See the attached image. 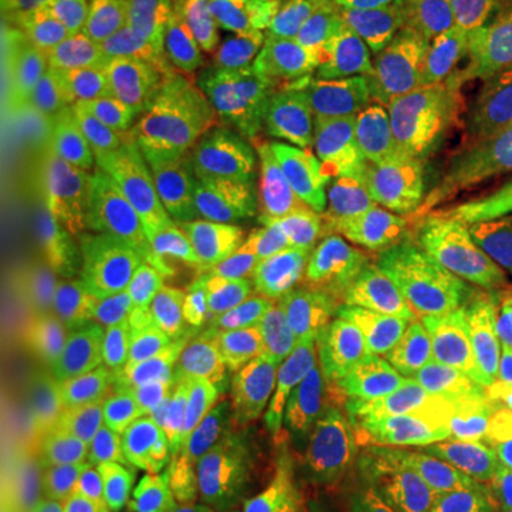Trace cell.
Listing matches in <instances>:
<instances>
[{"label": "cell", "instance_id": "obj_12", "mask_svg": "<svg viewBox=\"0 0 512 512\" xmlns=\"http://www.w3.org/2000/svg\"><path fill=\"white\" fill-rule=\"evenodd\" d=\"M393 512H461L490 484L487 458L467 447H441L413 439L365 444Z\"/></svg>", "mask_w": 512, "mask_h": 512}, {"label": "cell", "instance_id": "obj_35", "mask_svg": "<svg viewBox=\"0 0 512 512\" xmlns=\"http://www.w3.org/2000/svg\"><path fill=\"white\" fill-rule=\"evenodd\" d=\"M476 3H498V0H476Z\"/></svg>", "mask_w": 512, "mask_h": 512}, {"label": "cell", "instance_id": "obj_16", "mask_svg": "<svg viewBox=\"0 0 512 512\" xmlns=\"http://www.w3.org/2000/svg\"><path fill=\"white\" fill-rule=\"evenodd\" d=\"M92 109L97 134L109 140L211 134L220 120L208 109L200 89L168 66L140 69Z\"/></svg>", "mask_w": 512, "mask_h": 512}, {"label": "cell", "instance_id": "obj_1", "mask_svg": "<svg viewBox=\"0 0 512 512\" xmlns=\"http://www.w3.org/2000/svg\"><path fill=\"white\" fill-rule=\"evenodd\" d=\"M436 242L399 168L384 151L350 143L325 160L262 268L291 316L367 311Z\"/></svg>", "mask_w": 512, "mask_h": 512}, {"label": "cell", "instance_id": "obj_17", "mask_svg": "<svg viewBox=\"0 0 512 512\" xmlns=\"http://www.w3.org/2000/svg\"><path fill=\"white\" fill-rule=\"evenodd\" d=\"M6 40L43 60L57 83L89 106L140 72L137 60L97 23L89 9L52 26L6 35Z\"/></svg>", "mask_w": 512, "mask_h": 512}, {"label": "cell", "instance_id": "obj_15", "mask_svg": "<svg viewBox=\"0 0 512 512\" xmlns=\"http://www.w3.org/2000/svg\"><path fill=\"white\" fill-rule=\"evenodd\" d=\"M345 23L348 0H256V49L328 106L330 55Z\"/></svg>", "mask_w": 512, "mask_h": 512}, {"label": "cell", "instance_id": "obj_27", "mask_svg": "<svg viewBox=\"0 0 512 512\" xmlns=\"http://www.w3.org/2000/svg\"><path fill=\"white\" fill-rule=\"evenodd\" d=\"M55 205L100 237L126 217L137 214L123 180L114 140L100 134L94 137L89 151L74 165Z\"/></svg>", "mask_w": 512, "mask_h": 512}, {"label": "cell", "instance_id": "obj_10", "mask_svg": "<svg viewBox=\"0 0 512 512\" xmlns=\"http://www.w3.org/2000/svg\"><path fill=\"white\" fill-rule=\"evenodd\" d=\"M222 185L279 234L308 197L330 151L308 131L276 117H220L208 134Z\"/></svg>", "mask_w": 512, "mask_h": 512}, {"label": "cell", "instance_id": "obj_36", "mask_svg": "<svg viewBox=\"0 0 512 512\" xmlns=\"http://www.w3.org/2000/svg\"><path fill=\"white\" fill-rule=\"evenodd\" d=\"M510 291H512V285H510Z\"/></svg>", "mask_w": 512, "mask_h": 512}, {"label": "cell", "instance_id": "obj_5", "mask_svg": "<svg viewBox=\"0 0 512 512\" xmlns=\"http://www.w3.org/2000/svg\"><path fill=\"white\" fill-rule=\"evenodd\" d=\"M180 350L94 296L83 328V379L97 421L148 473L174 456Z\"/></svg>", "mask_w": 512, "mask_h": 512}, {"label": "cell", "instance_id": "obj_18", "mask_svg": "<svg viewBox=\"0 0 512 512\" xmlns=\"http://www.w3.org/2000/svg\"><path fill=\"white\" fill-rule=\"evenodd\" d=\"M114 148L137 211L225 191L208 134L114 140Z\"/></svg>", "mask_w": 512, "mask_h": 512}, {"label": "cell", "instance_id": "obj_3", "mask_svg": "<svg viewBox=\"0 0 512 512\" xmlns=\"http://www.w3.org/2000/svg\"><path fill=\"white\" fill-rule=\"evenodd\" d=\"M174 456L254 484L282 512H305V498L274 421L234 365L202 336H194L177 359Z\"/></svg>", "mask_w": 512, "mask_h": 512}, {"label": "cell", "instance_id": "obj_25", "mask_svg": "<svg viewBox=\"0 0 512 512\" xmlns=\"http://www.w3.org/2000/svg\"><path fill=\"white\" fill-rule=\"evenodd\" d=\"M143 214L154 248L165 262L168 274L174 276L177 288L183 291L188 308L228 302L242 293L251 268H237L217 251H211L202 239L174 220V214L165 205H151Z\"/></svg>", "mask_w": 512, "mask_h": 512}, {"label": "cell", "instance_id": "obj_22", "mask_svg": "<svg viewBox=\"0 0 512 512\" xmlns=\"http://www.w3.org/2000/svg\"><path fill=\"white\" fill-rule=\"evenodd\" d=\"M23 222V248L32 274L55 293L83 299L86 293L100 296L103 279V237L69 217L63 208L46 205L29 214Z\"/></svg>", "mask_w": 512, "mask_h": 512}, {"label": "cell", "instance_id": "obj_7", "mask_svg": "<svg viewBox=\"0 0 512 512\" xmlns=\"http://www.w3.org/2000/svg\"><path fill=\"white\" fill-rule=\"evenodd\" d=\"M3 128L12 151L6 200L15 214L55 205L63 185L97 137L94 109L57 83L32 52L6 40L3 49Z\"/></svg>", "mask_w": 512, "mask_h": 512}, {"label": "cell", "instance_id": "obj_8", "mask_svg": "<svg viewBox=\"0 0 512 512\" xmlns=\"http://www.w3.org/2000/svg\"><path fill=\"white\" fill-rule=\"evenodd\" d=\"M308 353L316 393L328 416L356 447L390 441L399 427L390 413V350L382 305L350 313L291 316Z\"/></svg>", "mask_w": 512, "mask_h": 512}, {"label": "cell", "instance_id": "obj_11", "mask_svg": "<svg viewBox=\"0 0 512 512\" xmlns=\"http://www.w3.org/2000/svg\"><path fill=\"white\" fill-rule=\"evenodd\" d=\"M100 296L128 322L168 342L183 339L191 308L154 248L143 211L103 234Z\"/></svg>", "mask_w": 512, "mask_h": 512}, {"label": "cell", "instance_id": "obj_6", "mask_svg": "<svg viewBox=\"0 0 512 512\" xmlns=\"http://www.w3.org/2000/svg\"><path fill=\"white\" fill-rule=\"evenodd\" d=\"M390 350L481 365H507L512 311L504 293L458 256L430 254L382 299Z\"/></svg>", "mask_w": 512, "mask_h": 512}, {"label": "cell", "instance_id": "obj_2", "mask_svg": "<svg viewBox=\"0 0 512 512\" xmlns=\"http://www.w3.org/2000/svg\"><path fill=\"white\" fill-rule=\"evenodd\" d=\"M191 325L234 365L265 416L274 421L296 481L322 458L348 450L350 444L316 393L308 353L262 262L248 271L239 296L217 305H194Z\"/></svg>", "mask_w": 512, "mask_h": 512}, {"label": "cell", "instance_id": "obj_32", "mask_svg": "<svg viewBox=\"0 0 512 512\" xmlns=\"http://www.w3.org/2000/svg\"><path fill=\"white\" fill-rule=\"evenodd\" d=\"M484 490L493 493L495 498H501V501L512 510V458L510 461H504V464L495 470L493 478H490V484H487Z\"/></svg>", "mask_w": 512, "mask_h": 512}, {"label": "cell", "instance_id": "obj_23", "mask_svg": "<svg viewBox=\"0 0 512 512\" xmlns=\"http://www.w3.org/2000/svg\"><path fill=\"white\" fill-rule=\"evenodd\" d=\"M419 15L436 52L467 66L512 60V0H419Z\"/></svg>", "mask_w": 512, "mask_h": 512}, {"label": "cell", "instance_id": "obj_30", "mask_svg": "<svg viewBox=\"0 0 512 512\" xmlns=\"http://www.w3.org/2000/svg\"><path fill=\"white\" fill-rule=\"evenodd\" d=\"M89 12L140 69L165 66L177 32V0H97Z\"/></svg>", "mask_w": 512, "mask_h": 512}, {"label": "cell", "instance_id": "obj_34", "mask_svg": "<svg viewBox=\"0 0 512 512\" xmlns=\"http://www.w3.org/2000/svg\"><path fill=\"white\" fill-rule=\"evenodd\" d=\"M504 131H507V137L512 140V117H510V123H507V128H504Z\"/></svg>", "mask_w": 512, "mask_h": 512}, {"label": "cell", "instance_id": "obj_28", "mask_svg": "<svg viewBox=\"0 0 512 512\" xmlns=\"http://www.w3.org/2000/svg\"><path fill=\"white\" fill-rule=\"evenodd\" d=\"M157 493L163 512H282L254 484L214 467H163Z\"/></svg>", "mask_w": 512, "mask_h": 512}, {"label": "cell", "instance_id": "obj_13", "mask_svg": "<svg viewBox=\"0 0 512 512\" xmlns=\"http://www.w3.org/2000/svg\"><path fill=\"white\" fill-rule=\"evenodd\" d=\"M402 100L379 55L348 18L330 55L328 106L333 120L356 146L384 151L407 126Z\"/></svg>", "mask_w": 512, "mask_h": 512}, {"label": "cell", "instance_id": "obj_21", "mask_svg": "<svg viewBox=\"0 0 512 512\" xmlns=\"http://www.w3.org/2000/svg\"><path fill=\"white\" fill-rule=\"evenodd\" d=\"M256 49V0H180L165 66L202 89Z\"/></svg>", "mask_w": 512, "mask_h": 512}, {"label": "cell", "instance_id": "obj_26", "mask_svg": "<svg viewBox=\"0 0 512 512\" xmlns=\"http://www.w3.org/2000/svg\"><path fill=\"white\" fill-rule=\"evenodd\" d=\"M165 208L194 237L202 239L211 251H217L237 268L259 265L274 242V231L265 225V220L256 217L245 202H239L228 191L171 202Z\"/></svg>", "mask_w": 512, "mask_h": 512}, {"label": "cell", "instance_id": "obj_20", "mask_svg": "<svg viewBox=\"0 0 512 512\" xmlns=\"http://www.w3.org/2000/svg\"><path fill=\"white\" fill-rule=\"evenodd\" d=\"M348 18L379 55L410 106H430L439 92L436 46L419 15V0H348Z\"/></svg>", "mask_w": 512, "mask_h": 512}, {"label": "cell", "instance_id": "obj_19", "mask_svg": "<svg viewBox=\"0 0 512 512\" xmlns=\"http://www.w3.org/2000/svg\"><path fill=\"white\" fill-rule=\"evenodd\" d=\"M66 458L86 512H163L146 467L111 439L89 404L69 424Z\"/></svg>", "mask_w": 512, "mask_h": 512}, {"label": "cell", "instance_id": "obj_14", "mask_svg": "<svg viewBox=\"0 0 512 512\" xmlns=\"http://www.w3.org/2000/svg\"><path fill=\"white\" fill-rule=\"evenodd\" d=\"M200 92L208 109L217 117H234V114L276 117L308 131L330 154L353 143L333 120L328 106H319L291 74L282 72L259 49H251L248 55L239 57L234 66H228L211 83H205Z\"/></svg>", "mask_w": 512, "mask_h": 512}, {"label": "cell", "instance_id": "obj_24", "mask_svg": "<svg viewBox=\"0 0 512 512\" xmlns=\"http://www.w3.org/2000/svg\"><path fill=\"white\" fill-rule=\"evenodd\" d=\"M512 117V60L450 77L427 106V134L478 140L504 131Z\"/></svg>", "mask_w": 512, "mask_h": 512}, {"label": "cell", "instance_id": "obj_4", "mask_svg": "<svg viewBox=\"0 0 512 512\" xmlns=\"http://www.w3.org/2000/svg\"><path fill=\"white\" fill-rule=\"evenodd\" d=\"M396 168L436 234L470 254L481 271L512 282V140L421 134L396 154Z\"/></svg>", "mask_w": 512, "mask_h": 512}, {"label": "cell", "instance_id": "obj_9", "mask_svg": "<svg viewBox=\"0 0 512 512\" xmlns=\"http://www.w3.org/2000/svg\"><path fill=\"white\" fill-rule=\"evenodd\" d=\"M390 413L407 439L470 447L512 430L507 365L404 356L393 365Z\"/></svg>", "mask_w": 512, "mask_h": 512}, {"label": "cell", "instance_id": "obj_31", "mask_svg": "<svg viewBox=\"0 0 512 512\" xmlns=\"http://www.w3.org/2000/svg\"><path fill=\"white\" fill-rule=\"evenodd\" d=\"M97 0H3L6 35H23L86 12Z\"/></svg>", "mask_w": 512, "mask_h": 512}, {"label": "cell", "instance_id": "obj_33", "mask_svg": "<svg viewBox=\"0 0 512 512\" xmlns=\"http://www.w3.org/2000/svg\"><path fill=\"white\" fill-rule=\"evenodd\" d=\"M461 512H512V510L504 504V501H501V498H495L493 493H487V490H484V493L478 495L470 507H464Z\"/></svg>", "mask_w": 512, "mask_h": 512}, {"label": "cell", "instance_id": "obj_29", "mask_svg": "<svg viewBox=\"0 0 512 512\" xmlns=\"http://www.w3.org/2000/svg\"><path fill=\"white\" fill-rule=\"evenodd\" d=\"M305 512H393L373 464L353 447L322 458L299 481Z\"/></svg>", "mask_w": 512, "mask_h": 512}]
</instances>
